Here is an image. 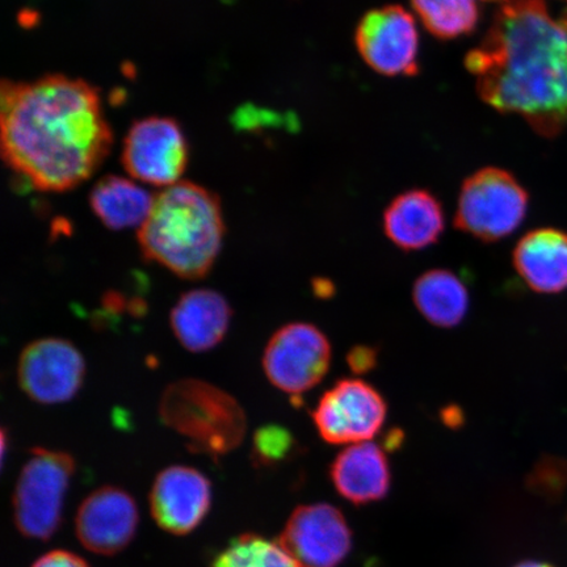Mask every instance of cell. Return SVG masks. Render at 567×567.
<instances>
[{
	"instance_id": "1",
	"label": "cell",
	"mask_w": 567,
	"mask_h": 567,
	"mask_svg": "<svg viewBox=\"0 0 567 567\" xmlns=\"http://www.w3.org/2000/svg\"><path fill=\"white\" fill-rule=\"evenodd\" d=\"M0 131L7 166L42 193L80 186L112 147L97 90L66 75L3 82Z\"/></svg>"
},
{
	"instance_id": "2",
	"label": "cell",
	"mask_w": 567,
	"mask_h": 567,
	"mask_svg": "<svg viewBox=\"0 0 567 567\" xmlns=\"http://www.w3.org/2000/svg\"><path fill=\"white\" fill-rule=\"evenodd\" d=\"M465 66L480 97L543 137L567 126V12L545 0H496L491 27Z\"/></svg>"
},
{
	"instance_id": "3",
	"label": "cell",
	"mask_w": 567,
	"mask_h": 567,
	"mask_svg": "<svg viewBox=\"0 0 567 567\" xmlns=\"http://www.w3.org/2000/svg\"><path fill=\"white\" fill-rule=\"evenodd\" d=\"M225 221L218 197L196 183L163 188L138 229L142 254L179 278L203 279L221 251Z\"/></svg>"
},
{
	"instance_id": "4",
	"label": "cell",
	"mask_w": 567,
	"mask_h": 567,
	"mask_svg": "<svg viewBox=\"0 0 567 567\" xmlns=\"http://www.w3.org/2000/svg\"><path fill=\"white\" fill-rule=\"evenodd\" d=\"M161 421L188 442L189 450L212 457L243 443L247 420L243 406L225 390L202 380L169 385L159 401Z\"/></svg>"
},
{
	"instance_id": "5",
	"label": "cell",
	"mask_w": 567,
	"mask_h": 567,
	"mask_svg": "<svg viewBox=\"0 0 567 567\" xmlns=\"http://www.w3.org/2000/svg\"><path fill=\"white\" fill-rule=\"evenodd\" d=\"M527 190L505 169L488 167L467 177L458 196L455 225L482 243H498L527 216Z\"/></svg>"
},
{
	"instance_id": "6",
	"label": "cell",
	"mask_w": 567,
	"mask_h": 567,
	"mask_svg": "<svg viewBox=\"0 0 567 567\" xmlns=\"http://www.w3.org/2000/svg\"><path fill=\"white\" fill-rule=\"evenodd\" d=\"M75 461L66 452L33 450L13 493V520L21 535L49 540L62 522Z\"/></svg>"
},
{
	"instance_id": "7",
	"label": "cell",
	"mask_w": 567,
	"mask_h": 567,
	"mask_svg": "<svg viewBox=\"0 0 567 567\" xmlns=\"http://www.w3.org/2000/svg\"><path fill=\"white\" fill-rule=\"evenodd\" d=\"M122 162L132 179L154 187H172L182 182L188 165L186 134L174 118L138 120L125 136Z\"/></svg>"
},
{
	"instance_id": "8",
	"label": "cell",
	"mask_w": 567,
	"mask_h": 567,
	"mask_svg": "<svg viewBox=\"0 0 567 567\" xmlns=\"http://www.w3.org/2000/svg\"><path fill=\"white\" fill-rule=\"evenodd\" d=\"M331 344L315 324L295 322L282 326L266 347L264 368L267 379L284 393L309 392L328 374Z\"/></svg>"
},
{
	"instance_id": "9",
	"label": "cell",
	"mask_w": 567,
	"mask_h": 567,
	"mask_svg": "<svg viewBox=\"0 0 567 567\" xmlns=\"http://www.w3.org/2000/svg\"><path fill=\"white\" fill-rule=\"evenodd\" d=\"M388 406L363 380L344 379L328 390L313 411L318 434L334 445L371 442L386 420Z\"/></svg>"
},
{
	"instance_id": "10",
	"label": "cell",
	"mask_w": 567,
	"mask_h": 567,
	"mask_svg": "<svg viewBox=\"0 0 567 567\" xmlns=\"http://www.w3.org/2000/svg\"><path fill=\"white\" fill-rule=\"evenodd\" d=\"M357 47L375 73L411 76L420 71V34L413 16L401 6L367 12L358 25Z\"/></svg>"
},
{
	"instance_id": "11",
	"label": "cell",
	"mask_w": 567,
	"mask_h": 567,
	"mask_svg": "<svg viewBox=\"0 0 567 567\" xmlns=\"http://www.w3.org/2000/svg\"><path fill=\"white\" fill-rule=\"evenodd\" d=\"M84 373L82 353L65 339L34 340L20 354L19 384L31 400L44 405L73 400L83 385Z\"/></svg>"
},
{
	"instance_id": "12",
	"label": "cell",
	"mask_w": 567,
	"mask_h": 567,
	"mask_svg": "<svg viewBox=\"0 0 567 567\" xmlns=\"http://www.w3.org/2000/svg\"><path fill=\"white\" fill-rule=\"evenodd\" d=\"M279 543L301 567H338L350 555L352 534L337 507L317 503L295 509Z\"/></svg>"
},
{
	"instance_id": "13",
	"label": "cell",
	"mask_w": 567,
	"mask_h": 567,
	"mask_svg": "<svg viewBox=\"0 0 567 567\" xmlns=\"http://www.w3.org/2000/svg\"><path fill=\"white\" fill-rule=\"evenodd\" d=\"M136 502L123 488L104 486L91 493L78 508L75 532L83 547L96 555L124 550L138 527Z\"/></svg>"
},
{
	"instance_id": "14",
	"label": "cell",
	"mask_w": 567,
	"mask_h": 567,
	"mask_svg": "<svg viewBox=\"0 0 567 567\" xmlns=\"http://www.w3.org/2000/svg\"><path fill=\"white\" fill-rule=\"evenodd\" d=\"M210 505V482L194 467L169 466L154 481L152 514L158 526L169 534H190L208 515Z\"/></svg>"
},
{
	"instance_id": "15",
	"label": "cell",
	"mask_w": 567,
	"mask_h": 567,
	"mask_svg": "<svg viewBox=\"0 0 567 567\" xmlns=\"http://www.w3.org/2000/svg\"><path fill=\"white\" fill-rule=\"evenodd\" d=\"M230 319V305L223 295L212 289H194L181 297L169 321L184 349L205 352L221 343Z\"/></svg>"
},
{
	"instance_id": "16",
	"label": "cell",
	"mask_w": 567,
	"mask_h": 567,
	"mask_svg": "<svg viewBox=\"0 0 567 567\" xmlns=\"http://www.w3.org/2000/svg\"><path fill=\"white\" fill-rule=\"evenodd\" d=\"M330 477L337 492L353 505L385 498L392 482L385 452L372 442L352 444L340 452Z\"/></svg>"
},
{
	"instance_id": "17",
	"label": "cell",
	"mask_w": 567,
	"mask_h": 567,
	"mask_svg": "<svg viewBox=\"0 0 567 567\" xmlns=\"http://www.w3.org/2000/svg\"><path fill=\"white\" fill-rule=\"evenodd\" d=\"M445 228L442 204L424 189L396 196L384 213V231L403 251H416L437 243Z\"/></svg>"
},
{
	"instance_id": "18",
	"label": "cell",
	"mask_w": 567,
	"mask_h": 567,
	"mask_svg": "<svg viewBox=\"0 0 567 567\" xmlns=\"http://www.w3.org/2000/svg\"><path fill=\"white\" fill-rule=\"evenodd\" d=\"M514 267L530 289L559 293L567 289V233L532 230L514 250Z\"/></svg>"
},
{
	"instance_id": "19",
	"label": "cell",
	"mask_w": 567,
	"mask_h": 567,
	"mask_svg": "<svg viewBox=\"0 0 567 567\" xmlns=\"http://www.w3.org/2000/svg\"><path fill=\"white\" fill-rule=\"evenodd\" d=\"M154 196L134 179L110 175L91 190L90 205L99 221L111 230L141 228L151 215Z\"/></svg>"
},
{
	"instance_id": "20",
	"label": "cell",
	"mask_w": 567,
	"mask_h": 567,
	"mask_svg": "<svg viewBox=\"0 0 567 567\" xmlns=\"http://www.w3.org/2000/svg\"><path fill=\"white\" fill-rule=\"evenodd\" d=\"M413 300L420 313L437 328H456L470 309V293L449 269H431L416 279Z\"/></svg>"
},
{
	"instance_id": "21",
	"label": "cell",
	"mask_w": 567,
	"mask_h": 567,
	"mask_svg": "<svg viewBox=\"0 0 567 567\" xmlns=\"http://www.w3.org/2000/svg\"><path fill=\"white\" fill-rule=\"evenodd\" d=\"M484 2L486 0H411V6L425 30L437 39L453 40L476 30Z\"/></svg>"
},
{
	"instance_id": "22",
	"label": "cell",
	"mask_w": 567,
	"mask_h": 567,
	"mask_svg": "<svg viewBox=\"0 0 567 567\" xmlns=\"http://www.w3.org/2000/svg\"><path fill=\"white\" fill-rule=\"evenodd\" d=\"M210 567H301L280 543L246 534L229 543L213 558Z\"/></svg>"
},
{
	"instance_id": "23",
	"label": "cell",
	"mask_w": 567,
	"mask_h": 567,
	"mask_svg": "<svg viewBox=\"0 0 567 567\" xmlns=\"http://www.w3.org/2000/svg\"><path fill=\"white\" fill-rule=\"evenodd\" d=\"M295 451V436L280 425H266L254 436L252 457L260 466L284 463Z\"/></svg>"
},
{
	"instance_id": "24",
	"label": "cell",
	"mask_w": 567,
	"mask_h": 567,
	"mask_svg": "<svg viewBox=\"0 0 567 567\" xmlns=\"http://www.w3.org/2000/svg\"><path fill=\"white\" fill-rule=\"evenodd\" d=\"M379 352L370 346H357L347 354V364L354 374L370 373L378 367Z\"/></svg>"
},
{
	"instance_id": "25",
	"label": "cell",
	"mask_w": 567,
	"mask_h": 567,
	"mask_svg": "<svg viewBox=\"0 0 567 567\" xmlns=\"http://www.w3.org/2000/svg\"><path fill=\"white\" fill-rule=\"evenodd\" d=\"M32 567H90L86 561L68 550H53L41 556Z\"/></svg>"
},
{
	"instance_id": "26",
	"label": "cell",
	"mask_w": 567,
	"mask_h": 567,
	"mask_svg": "<svg viewBox=\"0 0 567 567\" xmlns=\"http://www.w3.org/2000/svg\"><path fill=\"white\" fill-rule=\"evenodd\" d=\"M443 422L449 424L451 429L460 427L463 424V411L455 406L446 408L442 411Z\"/></svg>"
},
{
	"instance_id": "27",
	"label": "cell",
	"mask_w": 567,
	"mask_h": 567,
	"mask_svg": "<svg viewBox=\"0 0 567 567\" xmlns=\"http://www.w3.org/2000/svg\"><path fill=\"white\" fill-rule=\"evenodd\" d=\"M315 292L317 296H321L326 299V297L334 293V286H332L328 280L318 279L315 282Z\"/></svg>"
},
{
	"instance_id": "28",
	"label": "cell",
	"mask_w": 567,
	"mask_h": 567,
	"mask_svg": "<svg viewBox=\"0 0 567 567\" xmlns=\"http://www.w3.org/2000/svg\"><path fill=\"white\" fill-rule=\"evenodd\" d=\"M402 442V432L400 430H393L386 437V449L393 450L399 449Z\"/></svg>"
},
{
	"instance_id": "29",
	"label": "cell",
	"mask_w": 567,
	"mask_h": 567,
	"mask_svg": "<svg viewBox=\"0 0 567 567\" xmlns=\"http://www.w3.org/2000/svg\"><path fill=\"white\" fill-rule=\"evenodd\" d=\"M515 567H553L549 564L540 563V561H524Z\"/></svg>"
}]
</instances>
